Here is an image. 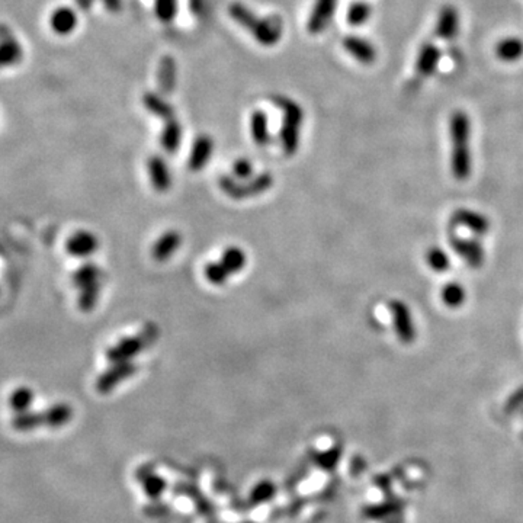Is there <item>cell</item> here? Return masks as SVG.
I'll list each match as a JSON object with an SVG mask.
<instances>
[{"label": "cell", "instance_id": "11", "mask_svg": "<svg viewBox=\"0 0 523 523\" xmlns=\"http://www.w3.org/2000/svg\"><path fill=\"white\" fill-rule=\"evenodd\" d=\"M137 371V366L131 362H115L109 369H106L96 381V389L102 394L114 389L121 381L133 377Z\"/></svg>", "mask_w": 523, "mask_h": 523}, {"label": "cell", "instance_id": "6", "mask_svg": "<svg viewBox=\"0 0 523 523\" xmlns=\"http://www.w3.org/2000/svg\"><path fill=\"white\" fill-rule=\"evenodd\" d=\"M24 59V48L17 41L13 31L0 24V69L15 67Z\"/></svg>", "mask_w": 523, "mask_h": 523}, {"label": "cell", "instance_id": "25", "mask_svg": "<svg viewBox=\"0 0 523 523\" xmlns=\"http://www.w3.org/2000/svg\"><path fill=\"white\" fill-rule=\"evenodd\" d=\"M41 426H44L43 412L38 413V412H31V410H28V412L15 415L12 419V427L16 432H22V434L32 432L35 431V429H38Z\"/></svg>", "mask_w": 523, "mask_h": 523}, {"label": "cell", "instance_id": "16", "mask_svg": "<svg viewBox=\"0 0 523 523\" xmlns=\"http://www.w3.org/2000/svg\"><path fill=\"white\" fill-rule=\"evenodd\" d=\"M214 152V140L210 136H199L196 137L191 156H189V167L192 171H201L202 167L208 163Z\"/></svg>", "mask_w": 523, "mask_h": 523}, {"label": "cell", "instance_id": "15", "mask_svg": "<svg viewBox=\"0 0 523 523\" xmlns=\"http://www.w3.org/2000/svg\"><path fill=\"white\" fill-rule=\"evenodd\" d=\"M178 80V67L176 62L171 55H164L160 60L159 71H157V86L160 93L169 95L176 87Z\"/></svg>", "mask_w": 523, "mask_h": 523}, {"label": "cell", "instance_id": "22", "mask_svg": "<svg viewBox=\"0 0 523 523\" xmlns=\"http://www.w3.org/2000/svg\"><path fill=\"white\" fill-rule=\"evenodd\" d=\"M43 417H44V426H48V427H52V429L62 427L71 420L73 408L69 404H64V403L54 404V406L48 407L47 410H44Z\"/></svg>", "mask_w": 523, "mask_h": 523}, {"label": "cell", "instance_id": "26", "mask_svg": "<svg viewBox=\"0 0 523 523\" xmlns=\"http://www.w3.org/2000/svg\"><path fill=\"white\" fill-rule=\"evenodd\" d=\"M372 16V6L364 0H357L353 2L346 12V21L350 27H362L365 25Z\"/></svg>", "mask_w": 523, "mask_h": 523}, {"label": "cell", "instance_id": "34", "mask_svg": "<svg viewBox=\"0 0 523 523\" xmlns=\"http://www.w3.org/2000/svg\"><path fill=\"white\" fill-rule=\"evenodd\" d=\"M202 3L203 0H191V8L195 13H199L202 10Z\"/></svg>", "mask_w": 523, "mask_h": 523}, {"label": "cell", "instance_id": "18", "mask_svg": "<svg viewBox=\"0 0 523 523\" xmlns=\"http://www.w3.org/2000/svg\"><path fill=\"white\" fill-rule=\"evenodd\" d=\"M182 237L178 231H167L164 233L153 246L152 255L157 262H166L172 257L173 253L178 252L180 248Z\"/></svg>", "mask_w": 523, "mask_h": 523}, {"label": "cell", "instance_id": "7", "mask_svg": "<svg viewBox=\"0 0 523 523\" xmlns=\"http://www.w3.org/2000/svg\"><path fill=\"white\" fill-rule=\"evenodd\" d=\"M461 28V16L454 5H445L440 8L435 22V36L440 41H454Z\"/></svg>", "mask_w": 523, "mask_h": 523}, {"label": "cell", "instance_id": "12", "mask_svg": "<svg viewBox=\"0 0 523 523\" xmlns=\"http://www.w3.org/2000/svg\"><path fill=\"white\" fill-rule=\"evenodd\" d=\"M99 249L98 237L87 231L79 230L66 241V250L73 257H89Z\"/></svg>", "mask_w": 523, "mask_h": 523}, {"label": "cell", "instance_id": "28", "mask_svg": "<svg viewBox=\"0 0 523 523\" xmlns=\"http://www.w3.org/2000/svg\"><path fill=\"white\" fill-rule=\"evenodd\" d=\"M99 294H101V284L80 289L79 291V298H78L79 308L85 313L92 311L93 308L96 307V303L99 300Z\"/></svg>", "mask_w": 523, "mask_h": 523}, {"label": "cell", "instance_id": "13", "mask_svg": "<svg viewBox=\"0 0 523 523\" xmlns=\"http://www.w3.org/2000/svg\"><path fill=\"white\" fill-rule=\"evenodd\" d=\"M79 25V17L78 13L74 12L71 8L60 6L55 9L50 16V27L54 34L60 36H67Z\"/></svg>", "mask_w": 523, "mask_h": 523}, {"label": "cell", "instance_id": "21", "mask_svg": "<svg viewBox=\"0 0 523 523\" xmlns=\"http://www.w3.org/2000/svg\"><path fill=\"white\" fill-rule=\"evenodd\" d=\"M182 141V127L176 118L167 120L160 136L162 147L167 153H176Z\"/></svg>", "mask_w": 523, "mask_h": 523}, {"label": "cell", "instance_id": "5", "mask_svg": "<svg viewBox=\"0 0 523 523\" xmlns=\"http://www.w3.org/2000/svg\"><path fill=\"white\" fill-rule=\"evenodd\" d=\"M271 185H272V176L269 173H262L256 179L245 185H238L231 176H222L220 179V188L224 191V194L234 199L248 198L252 195L265 192L266 189L271 188Z\"/></svg>", "mask_w": 523, "mask_h": 523}, {"label": "cell", "instance_id": "4", "mask_svg": "<svg viewBox=\"0 0 523 523\" xmlns=\"http://www.w3.org/2000/svg\"><path fill=\"white\" fill-rule=\"evenodd\" d=\"M159 336V330L155 324H148L140 334L133 338H125L117 345L110 346L106 352V358L112 362H127L131 361L138 353H141L147 346H150Z\"/></svg>", "mask_w": 523, "mask_h": 523}, {"label": "cell", "instance_id": "10", "mask_svg": "<svg viewBox=\"0 0 523 523\" xmlns=\"http://www.w3.org/2000/svg\"><path fill=\"white\" fill-rule=\"evenodd\" d=\"M339 0H314L313 9L307 21V31L311 35L322 34L333 20Z\"/></svg>", "mask_w": 523, "mask_h": 523}, {"label": "cell", "instance_id": "33", "mask_svg": "<svg viewBox=\"0 0 523 523\" xmlns=\"http://www.w3.org/2000/svg\"><path fill=\"white\" fill-rule=\"evenodd\" d=\"M78 6L82 9V10H89L90 6L95 3V0H76Z\"/></svg>", "mask_w": 523, "mask_h": 523}, {"label": "cell", "instance_id": "1", "mask_svg": "<svg viewBox=\"0 0 523 523\" xmlns=\"http://www.w3.org/2000/svg\"><path fill=\"white\" fill-rule=\"evenodd\" d=\"M229 15L240 27L249 31L260 45L272 47L282 38L284 25L281 17L276 15L260 17L255 15L248 6L238 2H234L229 6Z\"/></svg>", "mask_w": 523, "mask_h": 523}, {"label": "cell", "instance_id": "29", "mask_svg": "<svg viewBox=\"0 0 523 523\" xmlns=\"http://www.w3.org/2000/svg\"><path fill=\"white\" fill-rule=\"evenodd\" d=\"M205 278H207V281L211 282L213 285H224L227 282V278H229V271L222 266L221 262H215V264H208L207 266H205Z\"/></svg>", "mask_w": 523, "mask_h": 523}, {"label": "cell", "instance_id": "20", "mask_svg": "<svg viewBox=\"0 0 523 523\" xmlns=\"http://www.w3.org/2000/svg\"><path fill=\"white\" fill-rule=\"evenodd\" d=\"M102 272L96 264L92 262H86L76 272L73 273V284L79 291L87 287L99 285L101 284Z\"/></svg>", "mask_w": 523, "mask_h": 523}, {"label": "cell", "instance_id": "30", "mask_svg": "<svg viewBox=\"0 0 523 523\" xmlns=\"http://www.w3.org/2000/svg\"><path fill=\"white\" fill-rule=\"evenodd\" d=\"M155 9L162 22H171L178 13V0H155Z\"/></svg>", "mask_w": 523, "mask_h": 523}, {"label": "cell", "instance_id": "14", "mask_svg": "<svg viewBox=\"0 0 523 523\" xmlns=\"http://www.w3.org/2000/svg\"><path fill=\"white\" fill-rule=\"evenodd\" d=\"M147 167H148V173H150V180L155 186V189L159 192L169 191L172 186V176H171V171H169V167H167L166 162L159 156H153L148 159Z\"/></svg>", "mask_w": 523, "mask_h": 523}, {"label": "cell", "instance_id": "9", "mask_svg": "<svg viewBox=\"0 0 523 523\" xmlns=\"http://www.w3.org/2000/svg\"><path fill=\"white\" fill-rule=\"evenodd\" d=\"M440 60H442V52L439 47H436L431 41H424L420 45L417 55H416V60H415L416 76L420 80L434 76L439 67Z\"/></svg>", "mask_w": 523, "mask_h": 523}, {"label": "cell", "instance_id": "23", "mask_svg": "<svg viewBox=\"0 0 523 523\" xmlns=\"http://www.w3.org/2000/svg\"><path fill=\"white\" fill-rule=\"evenodd\" d=\"M143 103L148 112H152L153 115L167 121L175 118V109L167 103L162 96L156 95V93H145L143 96Z\"/></svg>", "mask_w": 523, "mask_h": 523}, {"label": "cell", "instance_id": "32", "mask_svg": "<svg viewBox=\"0 0 523 523\" xmlns=\"http://www.w3.org/2000/svg\"><path fill=\"white\" fill-rule=\"evenodd\" d=\"M102 3L109 12H120L122 8V0H102Z\"/></svg>", "mask_w": 523, "mask_h": 523}, {"label": "cell", "instance_id": "24", "mask_svg": "<svg viewBox=\"0 0 523 523\" xmlns=\"http://www.w3.org/2000/svg\"><path fill=\"white\" fill-rule=\"evenodd\" d=\"M34 400H35V392L32 391V388L24 385V387H17L16 389L10 392L8 404L10 410H13V412L17 415V413L28 412Z\"/></svg>", "mask_w": 523, "mask_h": 523}, {"label": "cell", "instance_id": "8", "mask_svg": "<svg viewBox=\"0 0 523 523\" xmlns=\"http://www.w3.org/2000/svg\"><path fill=\"white\" fill-rule=\"evenodd\" d=\"M342 45L350 57L364 66H371L377 62L378 50L369 40L359 35H346Z\"/></svg>", "mask_w": 523, "mask_h": 523}, {"label": "cell", "instance_id": "19", "mask_svg": "<svg viewBox=\"0 0 523 523\" xmlns=\"http://www.w3.org/2000/svg\"><path fill=\"white\" fill-rule=\"evenodd\" d=\"M250 134L257 145H266L269 143V120L265 110L256 109L250 115Z\"/></svg>", "mask_w": 523, "mask_h": 523}, {"label": "cell", "instance_id": "17", "mask_svg": "<svg viewBox=\"0 0 523 523\" xmlns=\"http://www.w3.org/2000/svg\"><path fill=\"white\" fill-rule=\"evenodd\" d=\"M496 57L503 63H516L523 57V41L517 36H508L494 47Z\"/></svg>", "mask_w": 523, "mask_h": 523}, {"label": "cell", "instance_id": "31", "mask_svg": "<svg viewBox=\"0 0 523 523\" xmlns=\"http://www.w3.org/2000/svg\"><path fill=\"white\" fill-rule=\"evenodd\" d=\"M233 173L238 180H249L253 175V166L248 159H238L233 164Z\"/></svg>", "mask_w": 523, "mask_h": 523}, {"label": "cell", "instance_id": "3", "mask_svg": "<svg viewBox=\"0 0 523 523\" xmlns=\"http://www.w3.org/2000/svg\"><path fill=\"white\" fill-rule=\"evenodd\" d=\"M273 103L284 112L281 143L287 156L295 155L298 144H300V128L304 122L303 108L285 96H273Z\"/></svg>", "mask_w": 523, "mask_h": 523}, {"label": "cell", "instance_id": "2", "mask_svg": "<svg viewBox=\"0 0 523 523\" xmlns=\"http://www.w3.org/2000/svg\"><path fill=\"white\" fill-rule=\"evenodd\" d=\"M450 137L452 143V164L459 176L468 172L471 163L470 137L471 122L464 110H455L450 120Z\"/></svg>", "mask_w": 523, "mask_h": 523}, {"label": "cell", "instance_id": "27", "mask_svg": "<svg viewBox=\"0 0 523 523\" xmlns=\"http://www.w3.org/2000/svg\"><path fill=\"white\" fill-rule=\"evenodd\" d=\"M222 266L229 271V273H237L246 265V255L238 248H229L221 256Z\"/></svg>", "mask_w": 523, "mask_h": 523}]
</instances>
